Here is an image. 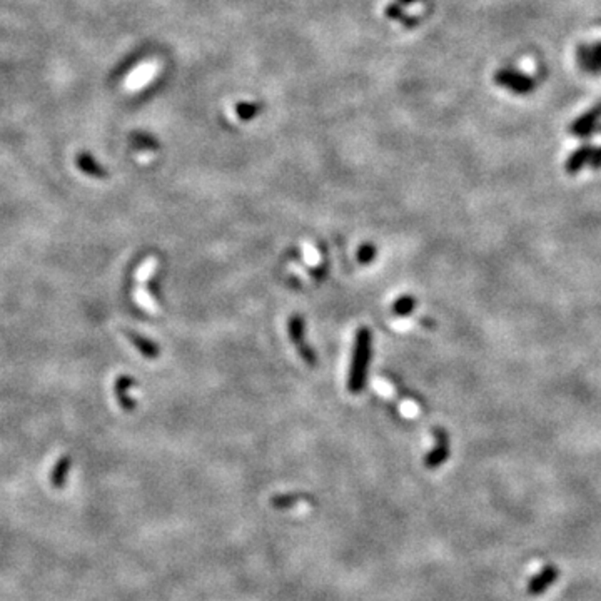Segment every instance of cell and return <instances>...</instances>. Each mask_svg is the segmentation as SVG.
<instances>
[{
    "mask_svg": "<svg viewBox=\"0 0 601 601\" xmlns=\"http://www.w3.org/2000/svg\"><path fill=\"white\" fill-rule=\"evenodd\" d=\"M373 354V334L368 328L356 331L353 354H351L349 371H347V391L351 394H361L366 387L369 361Z\"/></svg>",
    "mask_w": 601,
    "mask_h": 601,
    "instance_id": "1",
    "label": "cell"
},
{
    "mask_svg": "<svg viewBox=\"0 0 601 601\" xmlns=\"http://www.w3.org/2000/svg\"><path fill=\"white\" fill-rule=\"evenodd\" d=\"M287 334L289 340H291L294 347H296L299 358L304 361L307 366H318V356H316V351L311 347L309 341L306 340V321L301 314H292L291 318H289Z\"/></svg>",
    "mask_w": 601,
    "mask_h": 601,
    "instance_id": "2",
    "label": "cell"
},
{
    "mask_svg": "<svg viewBox=\"0 0 601 601\" xmlns=\"http://www.w3.org/2000/svg\"><path fill=\"white\" fill-rule=\"evenodd\" d=\"M433 436L434 448L425 458V466L429 467V470H436L449 458V434L446 433V429H443L441 426H434Z\"/></svg>",
    "mask_w": 601,
    "mask_h": 601,
    "instance_id": "3",
    "label": "cell"
},
{
    "mask_svg": "<svg viewBox=\"0 0 601 601\" xmlns=\"http://www.w3.org/2000/svg\"><path fill=\"white\" fill-rule=\"evenodd\" d=\"M136 386V380L129 374H120L114 381V396L120 409L126 413H131L137 408L136 399L131 396V389Z\"/></svg>",
    "mask_w": 601,
    "mask_h": 601,
    "instance_id": "4",
    "label": "cell"
},
{
    "mask_svg": "<svg viewBox=\"0 0 601 601\" xmlns=\"http://www.w3.org/2000/svg\"><path fill=\"white\" fill-rule=\"evenodd\" d=\"M124 336L131 341V344L136 347L139 353L147 359H157L160 356V347L155 344L153 340L142 336L141 332L132 331V329H124Z\"/></svg>",
    "mask_w": 601,
    "mask_h": 601,
    "instance_id": "5",
    "label": "cell"
},
{
    "mask_svg": "<svg viewBox=\"0 0 601 601\" xmlns=\"http://www.w3.org/2000/svg\"><path fill=\"white\" fill-rule=\"evenodd\" d=\"M70 466H72V458L69 454H62L59 460L56 461L51 471V486L52 488H64L67 483V476H69Z\"/></svg>",
    "mask_w": 601,
    "mask_h": 601,
    "instance_id": "6",
    "label": "cell"
},
{
    "mask_svg": "<svg viewBox=\"0 0 601 601\" xmlns=\"http://www.w3.org/2000/svg\"><path fill=\"white\" fill-rule=\"evenodd\" d=\"M558 571L555 567H546L543 568L541 573H538L536 576L531 578V581L528 583V593L529 595H541L548 586L553 585Z\"/></svg>",
    "mask_w": 601,
    "mask_h": 601,
    "instance_id": "7",
    "label": "cell"
},
{
    "mask_svg": "<svg viewBox=\"0 0 601 601\" xmlns=\"http://www.w3.org/2000/svg\"><path fill=\"white\" fill-rule=\"evenodd\" d=\"M154 72L155 69L153 64H142L141 67H137L126 79V89L127 91H137V89L144 87L146 84L153 79Z\"/></svg>",
    "mask_w": 601,
    "mask_h": 601,
    "instance_id": "8",
    "label": "cell"
},
{
    "mask_svg": "<svg viewBox=\"0 0 601 601\" xmlns=\"http://www.w3.org/2000/svg\"><path fill=\"white\" fill-rule=\"evenodd\" d=\"M416 297L411 296V294H404V296H401L394 301L393 309L391 311H393V314L398 316V318H406V316H409L416 309Z\"/></svg>",
    "mask_w": 601,
    "mask_h": 601,
    "instance_id": "9",
    "label": "cell"
},
{
    "mask_svg": "<svg viewBox=\"0 0 601 601\" xmlns=\"http://www.w3.org/2000/svg\"><path fill=\"white\" fill-rule=\"evenodd\" d=\"M77 167L84 174H87V176H91V177H96V179H104L105 177L104 169H102L92 157H89V155H79Z\"/></svg>",
    "mask_w": 601,
    "mask_h": 601,
    "instance_id": "10",
    "label": "cell"
},
{
    "mask_svg": "<svg viewBox=\"0 0 601 601\" xmlns=\"http://www.w3.org/2000/svg\"><path fill=\"white\" fill-rule=\"evenodd\" d=\"M590 155H591V149H590V147H588V146L583 147V149L578 150V153H574L571 155V157H569L568 164H567V171L569 174L578 172L583 166H585V162H586L588 159H590Z\"/></svg>",
    "mask_w": 601,
    "mask_h": 601,
    "instance_id": "11",
    "label": "cell"
},
{
    "mask_svg": "<svg viewBox=\"0 0 601 601\" xmlns=\"http://www.w3.org/2000/svg\"><path fill=\"white\" fill-rule=\"evenodd\" d=\"M376 246H374V244H371V243H366V244H363V246L359 247V251H358V261L361 262V264H371V262L376 259Z\"/></svg>",
    "mask_w": 601,
    "mask_h": 601,
    "instance_id": "12",
    "label": "cell"
}]
</instances>
